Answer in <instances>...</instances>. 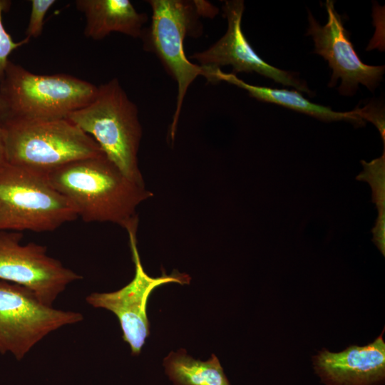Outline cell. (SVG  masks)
Segmentation results:
<instances>
[{
    "label": "cell",
    "mask_w": 385,
    "mask_h": 385,
    "mask_svg": "<svg viewBox=\"0 0 385 385\" xmlns=\"http://www.w3.org/2000/svg\"><path fill=\"white\" fill-rule=\"evenodd\" d=\"M87 222H112L136 231V209L153 194L128 178L107 157L69 163L45 175Z\"/></svg>",
    "instance_id": "cell-1"
},
{
    "label": "cell",
    "mask_w": 385,
    "mask_h": 385,
    "mask_svg": "<svg viewBox=\"0 0 385 385\" xmlns=\"http://www.w3.org/2000/svg\"><path fill=\"white\" fill-rule=\"evenodd\" d=\"M151 23L144 28L140 38L145 51L154 53L166 71L178 84L176 106L170 125L173 139L183 103L190 84L198 76L207 81L206 67L190 62L184 51L186 36L197 37L202 33L201 17H213L218 9L207 1L150 0Z\"/></svg>",
    "instance_id": "cell-2"
},
{
    "label": "cell",
    "mask_w": 385,
    "mask_h": 385,
    "mask_svg": "<svg viewBox=\"0 0 385 385\" xmlns=\"http://www.w3.org/2000/svg\"><path fill=\"white\" fill-rule=\"evenodd\" d=\"M67 118L92 137L128 178L145 185L138 159L142 138L138 111L117 78L98 86L95 98Z\"/></svg>",
    "instance_id": "cell-3"
},
{
    "label": "cell",
    "mask_w": 385,
    "mask_h": 385,
    "mask_svg": "<svg viewBox=\"0 0 385 385\" xmlns=\"http://www.w3.org/2000/svg\"><path fill=\"white\" fill-rule=\"evenodd\" d=\"M0 127L6 163L43 175L69 163L104 154L69 119H9Z\"/></svg>",
    "instance_id": "cell-4"
},
{
    "label": "cell",
    "mask_w": 385,
    "mask_h": 385,
    "mask_svg": "<svg viewBox=\"0 0 385 385\" xmlns=\"http://www.w3.org/2000/svg\"><path fill=\"white\" fill-rule=\"evenodd\" d=\"M97 91L98 86L76 76L36 74L11 61L0 82V95L9 112L6 120L66 118L88 105Z\"/></svg>",
    "instance_id": "cell-5"
},
{
    "label": "cell",
    "mask_w": 385,
    "mask_h": 385,
    "mask_svg": "<svg viewBox=\"0 0 385 385\" xmlns=\"http://www.w3.org/2000/svg\"><path fill=\"white\" fill-rule=\"evenodd\" d=\"M78 217L45 175L7 163L0 169V230L51 232Z\"/></svg>",
    "instance_id": "cell-6"
},
{
    "label": "cell",
    "mask_w": 385,
    "mask_h": 385,
    "mask_svg": "<svg viewBox=\"0 0 385 385\" xmlns=\"http://www.w3.org/2000/svg\"><path fill=\"white\" fill-rule=\"evenodd\" d=\"M80 312L42 303L26 287L0 280V353L21 360L50 333L81 322Z\"/></svg>",
    "instance_id": "cell-7"
},
{
    "label": "cell",
    "mask_w": 385,
    "mask_h": 385,
    "mask_svg": "<svg viewBox=\"0 0 385 385\" xmlns=\"http://www.w3.org/2000/svg\"><path fill=\"white\" fill-rule=\"evenodd\" d=\"M21 232L0 230V280L24 286L46 305L82 276L47 255L46 247L22 245Z\"/></svg>",
    "instance_id": "cell-8"
},
{
    "label": "cell",
    "mask_w": 385,
    "mask_h": 385,
    "mask_svg": "<svg viewBox=\"0 0 385 385\" xmlns=\"http://www.w3.org/2000/svg\"><path fill=\"white\" fill-rule=\"evenodd\" d=\"M135 273L133 280L123 288L112 292H93L86 298L95 308L112 312L118 319L123 339L133 355L139 354L150 334L147 316V304L151 292L158 287L169 283L188 284L190 277L173 271L170 274L163 272L157 277L149 276L143 270L136 245V232H128Z\"/></svg>",
    "instance_id": "cell-9"
},
{
    "label": "cell",
    "mask_w": 385,
    "mask_h": 385,
    "mask_svg": "<svg viewBox=\"0 0 385 385\" xmlns=\"http://www.w3.org/2000/svg\"><path fill=\"white\" fill-rule=\"evenodd\" d=\"M325 6L327 23L321 26L309 11L307 34L314 41V53L327 60L332 69L329 86H334L340 78L339 91L342 95H354L359 84L373 91L382 79L384 66H369L361 61L343 26L342 16L335 9L334 1L327 0Z\"/></svg>",
    "instance_id": "cell-10"
},
{
    "label": "cell",
    "mask_w": 385,
    "mask_h": 385,
    "mask_svg": "<svg viewBox=\"0 0 385 385\" xmlns=\"http://www.w3.org/2000/svg\"><path fill=\"white\" fill-rule=\"evenodd\" d=\"M222 10L227 20L225 34L206 50L193 53L190 58L197 61L200 66L203 67L220 68L221 66H232L234 73L255 72L284 86L312 93L305 82L290 72L266 63L254 51L242 30L241 23L245 10L243 1H225Z\"/></svg>",
    "instance_id": "cell-11"
},
{
    "label": "cell",
    "mask_w": 385,
    "mask_h": 385,
    "mask_svg": "<svg viewBox=\"0 0 385 385\" xmlns=\"http://www.w3.org/2000/svg\"><path fill=\"white\" fill-rule=\"evenodd\" d=\"M315 372L325 385H381L385 379L382 334L366 346L337 353L326 349L313 358Z\"/></svg>",
    "instance_id": "cell-12"
},
{
    "label": "cell",
    "mask_w": 385,
    "mask_h": 385,
    "mask_svg": "<svg viewBox=\"0 0 385 385\" xmlns=\"http://www.w3.org/2000/svg\"><path fill=\"white\" fill-rule=\"evenodd\" d=\"M76 9L84 14V35L101 40L113 32L140 38L148 20L129 0H76Z\"/></svg>",
    "instance_id": "cell-13"
},
{
    "label": "cell",
    "mask_w": 385,
    "mask_h": 385,
    "mask_svg": "<svg viewBox=\"0 0 385 385\" xmlns=\"http://www.w3.org/2000/svg\"><path fill=\"white\" fill-rule=\"evenodd\" d=\"M212 79L213 83L225 81L247 91L250 96L259 101L278 104L324 121L346 120L358 125L364 123L355 109L349 112H337L329 107L310 102L296 91L249 84L237 78L235 73H227L220 68L214 70Z\"/></svg>",
    "instance_id": "cell-14"
},
{
    "label": "cell",
    "mask_w": 385,
    "mask_h": 385,
    "mask_svg": "<svg viewBox=\"0 0 385 385\" xmlns=\"http://www.w3.org/2000/svg\"><path fill=\"white\" fill-rule=\"evenodd\" d=\"M166 374L174 385H230L215 354L207 361L195 359L184 349L170 352L163 360Z\"/></svg>",
    "instance_id": "cell-15"
},
{
    "label": "cell",
    "mask_w": 385,
    "mask_h": 385,
    "mask_svg": "<svg viewBox=\"0 0 385 385\" xmlns=\"http://www.w3.org/2000/svg\"><path fill=\"white\" fill-rule=\"evenodd\" d=\"M364 171L359 178L371 185L374 198L379 210L385 208V164L384 155L370 163H364Z\"/></svg>",
    "instance_id": "cell-16"
},
{
    "label": "cell",
    "mask_w": 385,
    "mask_h": 385,
    "mask_svg": "<svg viewBox=\"0 0 385 385\" xmlns=\"http://www.w3.org/2000/svg\"><path fill=\"white\" fill-rule=\"evenodd\" d=\"M11 5V1L9 0H0V82L4 76L10 54L30 41L25 37L20 41H15L5 29L2 16L4 12L8 11Z\"/></svg>",
    "instance_id": "cell-17"
},
{
    "label": "cell",
    "mask_w": 385,
    "mask_h": 385,
    "mask_svg": "<svg viewBox=\"0 0 385 385\" xmlns=\"http://www.w3.org/2000/svg\"><path fill=\"white\" fill-rule=\"evenodd\" d=\"M56 2V0L31 1V12L25 31L26 38H36L41 35L46 13Z\"/></svg>",
    "instance_id": "cell-18"
},
{
    "label": "cell",
    "mask_w": 385,
    "mask_h": 385,
    "mask_svg": "<svg viewBox=\"0 0 385 385\" xmlns=\"http://www.w3.org/2000/svg\"><path fill=\"white\" fill-rule=\"evenodd\" d=\"M356 112L363 119L372 122L379 129L384 142V112L381 106L369 103L361 108H356Z\"/></svg>",
    "instance_id": "cell-19"
},
{
    "label": "cell",
    "mask_w": 385,
    "mask_h": 385,
    "mask_svg": "<svg viewBox=\"0 0 385 385\" xmlns=\"http://www.w3.org/2000/svg\"><path fill=\"white\" fill-rule=\"evenodd\" d=\"M374 240L381 253L385 254V210H379L375 227L373 230Z\"/></svg>",
    "instance_id": "cell-20"
},
{
    "label": "cell",
    "mask_w": 385,
    "mask_h": 385,
    "mask_svg": "<svg viewBox=\"0 0 385 385\" xmlns=\"http://www.w3.org/2000/svg\"><path fill=\"white\" fill-rule=\"evenodd\" d=\"M9 112L5 101L0 95V125L8 118Z\"/></svg>",
    "instance_id": "cell-21"
},
{
    "label": "cell",
    "mask_w": 385,
    "mask_h": 385,
    "mask_svg": "<svg viewBox=\"0 0 385 385\" xmlns=\"http://www.w3.org/2000/svg\"><path fill=\"white\" fill-rule=\"evenodd\" d=\"M6 163L2 129L0 127V169Z\"/></svg>",
    "instance_id": "cell-22"
}]
</instances>
